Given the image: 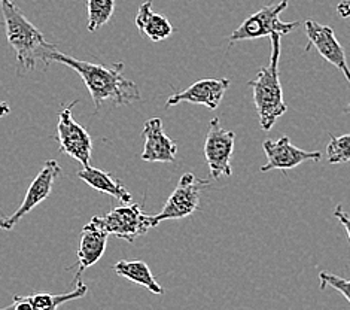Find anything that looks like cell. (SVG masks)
Segmentation results:
<instances>
[{
  "instance_id": "6da1fadb",
  "label": "cell",
  "mask_w": 350,
  "mask_h": 310,
  "mask_svg": "<svg viewBox=\"0 0 350 310\" xmlns=\"http://www.w3.org/2000/svg\"><path fill=\"white\" fill-rule=\"evenodd\" d=\"M53 62L68 66L79 75L93 99L96 112L103 103L126 106L139 102L142 99L137 83L124 77V63H113L111 68H107L103 64L78 60V58L60 53L58 49L51 55V63Z\"/></svg>"
},
{
  "instance_id": "7a4b0ae2",
  "label": "cell",
  "mask_w": 350,
  "mask_h": 310,
  "mask_svg": "<svg viewBox=\"0 0 350 310\" xmlns=\"http://www.w3.org/2000/svg\"><path fill=\"white\" fill-rule=\"evenodd\" d=\"M0 10L8 44L16 55V75L23 77L39 64L44 68L51 64V55L58 45L49 44L44 33L27 20L15 0H0Z\"/></svg>"
},
{
  "instance_id": "3957f363",
  "label": "cell",
  "mask_w": 350,
  "mask_h": 310,
  "mask_svg": "<svg viewBox=\"0 0 350 310\" xmlns=\"http://www.w3.org/2000/svg\"><path fill=\"white\" fill-rule=\"evenodd\" d=\"M282 35H271V57L270 64L264 66L258 72L256 78L249 81V87L254 90V103L260 116V125L264 131L273 129L280 116L288 111V105L283 100V90L279 75Z\"/></svg>"
},
{
  "instance_id": "277c9868",
  "label": "cell",
  "mask_w": 350,
  "mask_h": 310,
  "mask_svg": "<svg viewBox=\"0 0 350 310\" xmlns=\"http://www.w3.org/2000/svg\"><path fill=\"white\" fill-rule=\"evenodd\" d=\"M90 222L103 230L107 236H115L130 243L144 236L149 229L157 227L154 215L145 214L140 203H129L112 209L109 214L96 215Z\"/></svg>"
},
{
  "instance_id": "5b68a950",
  "label": "cell",
  "mask_w": 350,
  "mask_h": 310,
  "mask_svg": "<svg viewBox=\"0 0 350 310\" xmlns=\"http://www.w3.org/2000/svg\"><path fill=\"white\" fill-rule=\"evenodd\" d=\"M288 8V0H280L279 3H270L260 11H256L251 16L240 24V26L231 33L230 45L241 40H254L271 35H286L301 26L299 21L285 23L280 21V14Z\"/></svg>"
},
{
  "instance_id": "8992f818",
  "label": "cell",
  "mask_w": 350,
  "mask_h": 310,
  "mask_svg": "<svg viewBox=\"0 0 350 310\" xmlns=\"http://www.w3.org/2000/svg\"><path fill=\"white\" fill-rule=\"evenodd\" d=\"M77 105L78 100H75L58 114L57 140L62 153L75 158L84 167H90L91 154H93V139L88 135L87 129L73 118L72 111L73 106Z\"/></svg>"
},
{
  "instance_id": "52a82bcc",
  "label": "cell",
  "mask_w": 350,
  "mask_h": 310,
  "mask_svg": "<svg viewBox=\"0 0 350 310\" xmlns=\"http://www.w3.org/2000/svg\"><path fill=\"white\" fill-rule=\"evenodd\" d=\"M211 185L209 181L196 178L194 173H183L176 188L165 202L163 211L154 215L155 224L169 220H182L193 215L200 206L202 191Z\"/></svg>"
},
{
  "instance_id": "ba28073f",
  "label": "cell",
  "mask_w": 350,
  "mask_h": 310,
  "mask_svg": "<svg viewBox=\"0 0 350 310\" xmlns=\"http://www.w3.org/2000/svg\"><path fill=\"white\" fill-rule=\"evenodd\" d=\"M234 140L236 133L225 130L219 118L211 121L204 140V158L212 179L218 181L222 176L230 178L232 175L231 158L234 153Z\"/></svg>"
},
{
  "instance_id": "9c48e42d",
  "label": "cell",
  "mask_w": 350,
  "mask_h": 310,
  "mask_svg": "<svg viewBox=\"0 0 350 310\" xmlns=\"http://www.w3.org/2000/svg\"><path fill=\"white\" fill-rule=\"evenodd\" d=\"M60 173H62V167L55 160L45 162L42 169H40L36 178L30 183V187L26 192V197L23 198L20 207L16 209L12 215L0 220V229L5 231L14 230L15 225L18 224L24 216L30 214L33 209L39 206L44 200H46L49 196H51L54 182L58 176H60Z\"/></svg>"
},
{
  "instance_id": "30bf717a",
  "label": "cell",
  "mask_w": 350,
  "mask_h": 310,
  "mask_svg": "<svg viewBox=\"0 0 350 310\" xmlns=\"http://www.w3.org/2000/svg\"><path fill=\"white\" fill-rule=\"evenodd\" d=\"M304 29L308 39L306 51H310L312 48H314L323 60H327L332 66H336L340 72H343L347 82L350 83V69L347 66V57L345 48L341 47L336 38L334 30L329 26H323V24H319L313 20H307L304 23Z\"/></svg>"
},
{
  "instance_id": "8fae6325",
  "label": "cell",
  "mask_w": 350,
  "mask_h": 310,
  "mask_svg": "<svg viewBox=\"0 0 350 310\" xmlns=\"http://www.w3.org/2000/svg\"><path fill=\"white\" fill-rule=\"evenodd\" d=\"M262 149L267 157V164L261 167V172H270V170H289L295 169L297 166L303 164L306 162H321L322 154L319 151L310 153V151H304L294 146L291 144V139L288 136H283L278 140L267 139L262 144Z\"/></svg>"
},
{
  "instance_id": "7c38bea8",
  "label": "cell",
  "mask_w": 350,
  "mask_h": 310,
  "mask_svg": "<svg viewBox=\"0 0 350 310\" xmlns=\"http://www.w3.org/2000/svg\"><path fill=\"white\" fill-rule=\"evenodd\" d=\"M144 151L140 158L148 163H173L176 160L178 145L165 135L161 118H149L142 130Z\"/></svg>"
},
{
  "instance_id": "4fadbf2b",
  "label": "cell",
  "mask_w": 350,
  "mask_h": 310,
  "mask_svg": "<svg viewBox=\"0 0 350 310\" xmlns=\"http://www.w3.org/2000/svg\"><path fill=\"white\" fill-rule=\"evenodd\" d=\"M231 81L227 78L221 79H202L194 82L193 86L183 90L182 93H176L167 99L165 102V107H173L182 102L203 105L209 107L211 111L218 109L222 99L230 88Z\"/></svg>"
},
{
  "instance_id": "5bb4252c",
  "label": "cell",
  "mask_w": 350,
  "mask_h": 310,
  "mask_svg": "<svg viewBox=\"0 0 350 310\" xmlns=\"http://www.w3.org/2000/svg\"><path fill=\"white\" fill-rule=\"evenodd\" d=\"M107 237L109 236L103 230L96 227L93 222H88L82 229L78 248V270L72 283H79L84 272L102 259L106 250Z\"/></svg>"
},
{
  "instance_id": "9a60e30c",
  "label": "cell",
  "mask_w": 350,
  "mask_h": 310,
  "mask_svg": "<svg viewBox=\"0 0 350 310\" xmlns=\"http://www.w3.org/2000/svg\"><path fill=\"white\" fill-rule=\"evenodd\" d=\"M136 26L142 36H145L152 42H161L170 38L173 33L172 23L164 15L157 14L154 11L152 0H146V2L139 6L136 15Z\"/></svg>"
},
{
  "instance_id": "2e32d148",
  "label": "cell",
  "mask_w": 350,
  "mask_h": 310,
  "mask_svg": "<svg viewBox=\"0 0 350 310\" xmlns=\"http://www.w3.org/2000/svg\"><path fill=\"white\" fill-rule=\"evenodd\" d=\"M78 178L84 181L87 185L94 188L98 192H103V194L112 196L113 198L120 200L121 203L129 205L131 203V192L122 185L120 181L112 178L111 173H106L96 167H84V169L78 172Z\"/></svg>"
},
{
  "instance_id": "e0dca14e",
  "label": "cell",
  "mask_w": 350,
  "mask_h": 310,
  "mask_svg": "<svg viewBox=\"0 0 350 310\" xmlns=\"http://www.w3.org/2000/svg\"><path fill=\"white\" fill-rule=\"evenodd\" d=\"M113 270L116 272V274L121 276V278H126L140 285V287L151 291L152 294H164L163 287L157 282L155 276L152 274L151 269H149L145 261H140V259H131V261H129V259H121V261L113 266Z\"/></svg>"
},
{
  "instance_id": "ac0fdd59",
  "label": "cell",
  "mask_w": 350,
  "mask_h": 310,
  "mask_svg": "<svg viewBox=\"0 0 350 310\" xmlns=\"http://www.w3.org/2000/svg\"><path fill=\"white\" fill-rule=\"evenodd\" d=\"M88 31H96L111 21L115 12V0H88Z\"/></svg>"
},
{
  "instance_id": "d6986e66",
  "label": "cell",
  "mask_w": 350,
  "mask_h": 310,
  "mask_svg": "<svg viewBox=\"0 0 350 310\" xmlns=\"http://www.w3.org/2000/svg\"><path fill=\"white\" fill-rule=\"evenodd\" d=\"M329 164H345L350 162V135L332 136L327 149Z\"/></svg>"
},
{
  "instance_id": "ffe728a7",
  "label": "cell",
  "mask_w": 350,
  "mask_h": 310,
  "mask_svg": "<svg viewBox=\"0 0 350 310\" xmlns=\"http://www.w3.org/2000/svg\"><path fill=\"white\" fill-rule=\"evenodd\" d=\"M319 279H321V289H325L327 287L334 288L340 291L350 303V279L340 278V276L332 274L329 272H321Z\"/></svg>"
},
{
  "instance_id": "44dd1931",
  "label": "cell",
  "mask_w": 350,
  "mask_h": 310,
  "mask_svg": "<svg viewBox=\"0 0 350 310\" xmlns=\"http://www.w3.org/2000/svg\"><path fill=\"white\" fill-rule=\"evenodd\" d=\"M334 216L341 222V225H343V227H345V230H346V233H347L349 242H350V216L345 212L343 206L338 205V206L334 209Z\"/></svg>"
},
{
  "instance_id": "7402d4cb",
  "label": "cell",
  "mask_w": 350,
  "mask_h": 310,
  "mask_svg": "<svg viewBox=\"0 0 350 310\" xmlns=\"http://www.w3.org/2000/svg\"><path fill=\"white\" fill-rule=\"evenodd\" d=\"M337 12L341 18H350V0H341L337 6Z\"/></svg>"
},
{
  "instance_id": "603a6c76",
  "label": "cell",
  "mask_w": 350,
  "mask_h": 310,
  "mask_svg": "<svg viewBox=\"0 0 350 310\" xmlns=\"http://www.w3.org/2000/svg\"><path fill=\"white\" fill-rule=\"evenodd\" d=\"M11 114V105L8 102H0V118L8 116Z\"/></svg>"
},
{
  "instance_id": "cb8c5ba5",
  "label": "cell",
  "mask_w": 350,
  "mask_h": 310,
  "mask_svg": "<svg viewBox=\"0 0 350 310\" xmlns=\"http://www.w3.org/2000/svg\"><path fill=\"white\" fill-rule=\"evenodd\" d=\"M345 112H346V114H350V103H349V105H347V107L345 109Z\"/></svg>"
},
{
  "instance_id": "d4e9b609",
  "label": "cell",
  "mask_w": 350,
  "mask_h": 310,
  "mask_svg": "<svg viewBox=\"0 0 350 310\" xmlns=\"http://www.w3.org/2000/svg\"><path fill=\"white\" fill-rule=\"evenodd\" d=\"M288 2H289V0H288Z\"/></svg>"
}]
</instances>
